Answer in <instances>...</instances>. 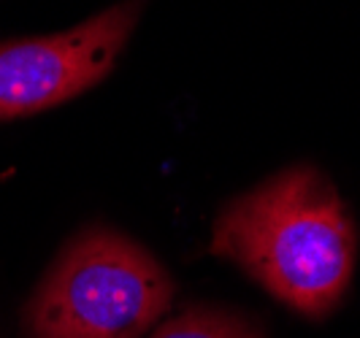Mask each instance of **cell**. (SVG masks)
Wrapping results in <instances>:
<instances>
[{"instance_id": "obj_2", "label": "cell", "mask_w": 360, "mask_h": 338, "mask_svg": "<svg viewBox=\"0 0 360 338\" xmlns=\"http://www.w3.org/2000/svg\"><path fill=\"white\" fill-rule=\"evenodd\" d=\"M162 266L122 233L76 235L25 306L27 338H141L171 306Z\"/></svg>"}, {"instance_id": "obj_4", "label": "cell", "mask_w": 360, "mask_h": 338, "mask_svg": "<svg viewBox=\"0 0 360 338\" xmlns=\"http://www.w3.org/2000/svg\"><path fill=\"white\" fill-rule=\"evenodd\" d=\"M152 338H263L255 325L225 308L195 306L165 322Z\"/></svg>"}, {"instance_id": "obj_1", "label": "cell", "mask_w": 360, "mask_h": 338, "mask_svg": "<svg viewBox=\"0 0 360 338\" xmlns=\"http://www.w3.org/2000/svg\"><path fill=\"white\" fill-rule=\"evenodd\" d=\"M212 252L309 320L328 317L355 268V228L330 181L290 168L217 216Z\"/></svg>"}, {"instance_id": "obj_3", "label": "cell", "mask_w": 360, "mask_h": 338, "mask_svg": "<svg viewBox=\"0 0 360 338\" xmlns=\"http://www.w3.org/2000/svg\"><path fill=\"white\" fill-rule=\"evenodd\" d=\"M139 14L141 0H130L65 33L0 44V119L60 106L106 79Z\"/></svg>"}]
</instances>
